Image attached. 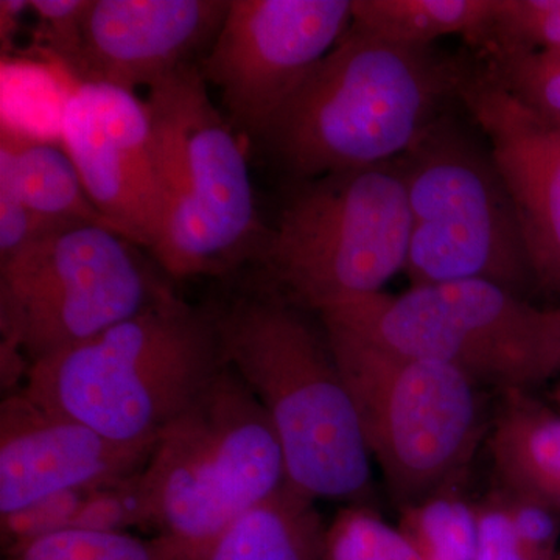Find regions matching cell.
Returning <instances> with one entry per match:
<instances>
[{"label":"cell","mask_w":560,"mask_h":560,"mask_svg":"<svg viewBox=\"0 0 560 560\" xmlns=\"http://www.w3.org/2000/svg\"><path fill=\"white\" fill-rule=\"evenodd\" d=\"M60 138L95 208L121 237L151 249L162 197L145 103L121 88L77 81L62 109Z\"/></svg>","instance_id":"obj_12"},{"label":"cell","mask_w":560,"mask_h":560,"mask_svg":"<svg viewBox=\"0 0 560 560\" xmlns=\"http://www.w3.org/2000/svg\"><path fill=\"white\" fill-rule=\"evenodd\" d=\"M559 399H560V390H559Z\"/></svg>","instance_id":"obj_33"},{"label":"cell","mask_w":560,"mask_h":560,"mask_svg":"<svg viewBox=\"0 0 560 560\" xmlns=\"http://www.w3.org/2000/svg\"><path fill=\"white\" fill-rule=\"evenodd\" d=\"M475 514L477 547L474 560H533L515 533L500 493L475 506Z\"/></svg>","instance_id":"obj_29"},{"label":"cell","mask_w":560,"mask_h":560,"mask_svg":"<svg viewBox=\"0 0 560 560\" xmlns=\"http://www.w3.org/2000/svg\"><path fill=\"white\" fill-rule=\"evenodd\" d=\"M399 164L410 208L411 287L482 280L522 296L534 285L521 223L489 145L440 117Z\"/></svg>","instance_id":"obj_9"},{"label":"cell","mask_w":560,"mask_h":560,"mask_svg":"<svg viewBox=\"0 0 560 560\" xmlns=\"http://www.w3.org/2000/svg\"><path fill=\"white\" fill-rule=\"evenodd\" d=\"M497 80L540 119L560 130V61L550 51L493 54Z\"/></svg>","instance_id":"obj_24"},{"label":"cell","mask_w":560,"mask_h":560,"mask_svg":"<svg viewBox=\"0 0 560 560\" xmlns=\"http://www.w3.org/2000/svg\"><path fill=\"white\" fill-rule=\"evenodd\" d=\"M31 10V0H2L0 2V31L3 44L10 43V36L20 24L21 14Z\"/></svg>","instance_id":"obj_30"},{"label":"cell","mask_w":560,"mask_h":560,"mask_svg":"<svg viewBox=\"0 0 560 560\" xmlns=\"http://www.w3.org/2000/svg\"><path fill=\"white\" fill-rule=\"evenodd\" d=\"M0 173L9 176L25 208L47 231L95 224L117 232L95 208L62 145L2 127Z\"/></svg>","instance_id":"obj_17"},{"label":"cell","mask_w":560,"mask_h":560,"mask_svg":"<svg viewBox=\"0 0 560 560\" xmlns=\"http://www.w3.org/2000/svg\"><path fill=\"white\" fill-rule=\"evenodd\" d=\"M91 0H31L50 47L75 73L80 60L81 25Z\"/></svg>","instance_id":"obj_28"},{"label":"cell","mask_w":560,"mask_h":560,"mask_svg":"<svg viewBox=\"0 0 560 560\" xmlns=\"http://www.w3.org/2000/svg\"><path fill=\"white\" fill-rule=\"evenodd\" d=\"M230 9L231 0H91L75 75L149 91L201 65Z\"/></svg>","instance_id":"obj_14"},{"label":"cell","mask_w":560,"mask_h":560,"mask_svg":"<svg viewBox=\"0 0 560 560\" xmlns=\"http://www.w3.org/2000/svg\"><path fill=\"white\" fill-rule=\"evenodd\" d=\"M215 312L168 293L90 340L32 363L25 394L125 444L158 434L224 366Z\"/></svg>","instance_id":"obj_3"},{"label":"cell","mask_w":560,"mask_h":560,"mask_svg":"<svg viewBox=\"0 0 560 560\" xmlns=\"http://www.w3.org/2000/svg\"><path fill=\"white\" fill-rule=\"evenodd\" d=\"M153 525V499L142 467L92 488L81 504L72 528L120 534L136 526Z\"/></svg>","instance_id":"obj_23"},{"label":"cell","mask_w":560,"mask_h":560,"mask_svg":"<svg viewBox=\"0 0 560 560\" xmlns=\"http://www.w3.org/2000/svg\"><path fill=\"white\" fill-rule=\"evenodd\" d=\"M459 73L431 47L386 43L350 22L259 139L300 180L396 161L440 119Z\"/></svg>","instance_id":"obj_1"},{"label":"cell","mask_w":560,"mask_h":560,"mask_svg":"<svg viewBox=\"0 0 560 560\" xmlns=\"http://www.w3.org/2000/svg\"><path fill=\"white\" fill-rule=\"evenodd\" d=\"M200 66L147 91L162 220L151 253L173 278L224 275L256 259L257 213L241 136L210 98Z\"/></svg>","instance_id":"obj_4"},{"label":"cell","mask_w":560,"mask_h":560,"mask_svg":"<svg viewBox=\"0 0 560 560\" xmlns=\"http://www.w3.org/2000/svg\"><path fill=\"white\" fill-rule=\"evenodd\" d=\"M512 525L533 560H556L559 556L560 512L544 501L504 489L500 493Z\"/></svg>","instance_id":"obj_27"},{"label":"cell","mask_w":560,"mask_h":560,"mask_svg":"<svg viewBox=\"0 0 560 560\" xmlns=\"http://www.w3.org/2000/svg\"><path fill=\"white\" fill-rule=\"evenodd\" d=\"M221 352L267 411L287 480L313 500L361 504L372 495L368 451L326 331L267 289L215 312Z\"/></svg>","instance_id":"obj_2"},{"label":"cell","mask_w":560,"mask_h":560,"mask_svg":"<svg viewBox=\"0 0 560 560\" xmlns=\"http://www.w3.org/2000/svg\"><path fill=\"white\" fill-rule=\"evenodd\" d=\"M495 0H352V24L375 38L427 49L444 36L486 44Z\"/></svg>","instance_id":"obj_19"},{"label":"cell","mask_w":560,"mask_h":560,"mask_svg":"<svg viewBox=\"0 0 560 560\" xmlns=\"http://www.w3.org/2000/svg\"><path fill=\"white\" fill-rule=\"evenodd\" d=\"M91 489L51 493L18 510L0 514L2 544L7 548V556L51 534L72 529L81 504Z\"/></svg>","instance_id":"obj_26"},{"label":"cell","mask_w":560,"mask_h":560,"mask_svg":"<svg viewBox=\"0 0 560 560\" xmlns=\"http://www.w3.org/2000/svg\"><path fill=\"white\" fill-rule=\"evenodd\" d=\"M326 560H423L410 537L364 504L338 512L326 529Z\"/></svg>","instance_id":"obj_21"},{"label":"cell","mask_w":560,"mask_h":560,"mask_svg":"<svg viewBox=\"0 0 560 560\" xmlns=\"http://www.w3.org/2000/svg\"><path fill=\"white\" fill-rule=\"evenodd\" d=\"M410 208L399 161L302 180L256 259L268 289L323 312L405 271Z\"/></svg>","instance_id":"obj_6"},{"label":"cell","mask_w":560,"mask_h":560,"mask_svg":"<svg viewBox=\"0 0 560 560\" xmlns=\"http://www.w3.org/2000/svg\"><path fill=\"white\" fill-rule=\"evenodd\" d=\"M506 394L490 438L493 466L504 489L560 512V415L521 390Z\"/></svg>","instance_id":"obj_18"},{"label":"cell","mask_w":560,"mask_h":560,"mask_svg":"<svg viewBox=\"0 0 560 560\" xmlns=\"http://www.w3.org/2000/svg\"><path fill=\"white\" fill-rule=\"evenodd\" d=\"M319 318L506 393H526L560 371L559 308L534 307L482 280L410 287L397 296L381 291L330 305Z\"/></svg>","instance_id":"obj_7"},{"label":"cell","mask_w":560,"mask_h":560,"mask_svg":"<svg viewBox=\"0 0 560 560\" xmlns=\"http://www.w3.org/2000/svg\"><path fill=\"white\" fill-rule=\"evenodd\" d=\"M10 560H176L165 541L128 533L66 529L10 552Z\"/></svg>","instance_id":"obj_22"},{"label":"cell","mask_w":560,"mask_h":560,"mask_svg":"<svg viewBox=\"0 0 560 560\" xmlns=\"http://www.w3.org/2000/svg\"><path fill=\"white\" fill-rule=\"evenodd\" d=\"M399 528L423 560H474L477 547L475 508L453 493L438 492L404 510Z\"/></svg>","instance_id":"obj_20"},{"label":"cell","mask_w":560,"mask_h":560,"mask_svg":"<svg viewBox=\"0 0 560 560\" xmlns=\"http://www.w3.org/2000/svg\"><path fill=\"white\" fill-rule=\"evenodd\" d=\"M143 474L153 528L176 560L289 482L267 411L228 364L161 430Z\"/></svg>","instance_id":"obj_5"},{"label":"cell","mask_w":560,"mask_h":560,"mask_svg":"<svg viewBox=\"0 0 560 560\" xmlns=\"http://www.w3.org/2000/svg\"><path fill=\"white\" fill-rule=\"evenodd\" d=\"M486 44L492 54L560 50V0H495Z\"/></svg>","instance_id":"obj_25"},{"label":"cell","mask_w":560,"mask_h":560,"mask_svg":"<svg viewBox=\"0 0 560 560\" xmlns=\"http://www.w3.org/2000/svg\"><path fill=\"white\" fill-rule=\"evenodd\" d=\"M556 560H560V555L558 556V558H556Z\"/></svg>","instance_id":"obj_32"},{"label":"cell","mask_w":560,"mask_h":560,"mask_svg":"<svg viewBox=\"0 0 560 560\" xmlns=\"http://www.w3.org/2000/svg\"><path fill=\"white\" fill-rule=\"evenodd\" d=\"M559 312H560V308H559Z\"/></svg>","instance_id":"obj_34"},{"label":"cell","mask_w":560,"mask_h":560,"mask_svg":"<svg viewBox=\"0 0 560 560\" xmlns=\"http://www.w3.org/2000/svg\"><path fill=\"white\" fill-rule=\"evenodd\" d=\"M552 54H555V57L558 58V60L560 61V50L552 51Z\"/></svg>","instance_id":"obj_31"},{"label":"cell","mask_w":560,"mask_h":560,"mask_svg":"<svg viewBox=\"0 0 560 560\" xmlns=\"http://www.w3.org/2000/svg\"><path fill=\"white\" fill-rule=\"evenodd\" d=\"M168 293L117 232L95 224L51 231L0 264L2 360L24 353L31 366Z\"/></svg>","instance_id":"obj_10"},{"label":"cell","mask_w":560,"mask_h":560,"mask_svg":"<svg viewBox=\"0 0 560 560\" xmlns=\"http://www.w3.org/2000/svg\"><path fill=\"white\" fill-rule=\"evenodd\" d=\"M153 442L125 444L44 407L24 390L0 407V514L145 467Z\"/></svg>","instance_id":"obj_15"},{"label":"cell","mask_w":560,"mask_h":560,"mask_svg":"<svg viewBox=\"0 0 560 560\" xmlns=\"http://www.w3.org/2000/svg\"><path fill=\"white\" fill-rule=\"evenodd\" d=\"M326 529L315 500L287 482L190 560H326Z\"/></svg>","instance_id":"obj_16"},{"label":"cell","mask_w":560,"mask_h":560,"mask_svg":"<svg viewBox=\"0 0 560 560\" xmlns=\"http://www.w3.org/2000/svg\"><path fill=\"white\" fill-rule=\"evenodd\" d=\"M559 555H560V552H559Z\"/></svg>","instance_id":"obj_35"},{"label":"cell","mask_w":560,"mask_h":560,"mask_svg":"<svg viewBox=\"0 0 560 560\" xmlns=\"http://www.w3.org/2000/svg\"><path fill=\"white\" fill-rule=\"evenodd\" d=\"M371 458L401 511L444 490L481 431L478 383L438 361L412 359L323 323Z\"/></svg>","instance_id":"obj_8"},{"label":"cell","mask_w":560,"mask_h":560,"mask_svg":"<svg viewBox=\"0 0 560 560\" xmlns=\"http://www.w3.org/2000/svg\"><path fill=\"white\" fill-rule=\"evenodd\" d=\"M350 22L352 0H231L202 79L220 91L235 130L259 139Z\"/></svg>","instance_id":"obj_11"},{"label":"cell","mask_w":560,"mask_h":560,"mask_svg":"<svg viewBox=\"0 0 560 560\" xmlns=\"http://www.w3.org/2000/svg\"><path fill=\"white\" fill-rule=\"evenodd\" d=\"M456 97L488 139L510 190L534 285L560 296V130L526 108L490 70L460 69Z\"/></svg>","instance_id":"obj_13"}]
</instances>
